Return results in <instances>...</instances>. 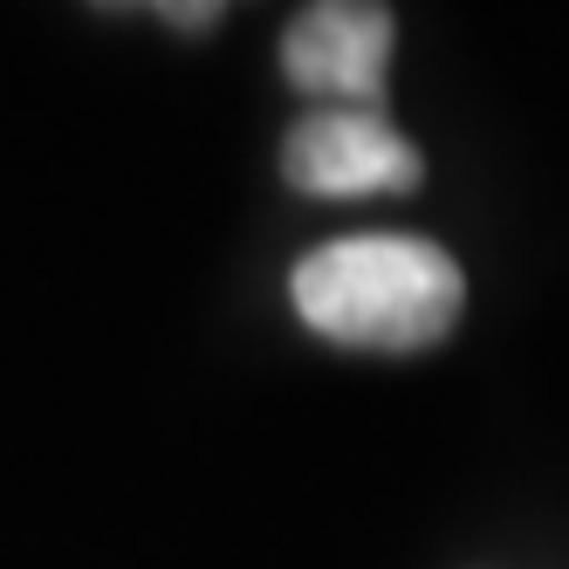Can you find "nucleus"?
Here are the masks:
<instances>
[{"label":"nucleus","instance_id":"f257e3e1","mask_svg":"<svg viewBox=\"0 0 569 569\" xmlns=\"http://www.w3.org/2000/svg\"><path fill=\"white\" fill-rule=\"evenodd\" d=\"M296 316L343 350H426L460 322L467 281L453 254L412 233H350L316 248L296 281Z\"/></svg>","mask_w":569,"mask_h":569},{"label":"nucleus","instance_id":"f03ea898","mask_svg":"<svg viewBox=\"0 0 569 569\" xmlns=\"http://www.w3.org/2000/svg\"><path fill=\"white\" fill-rule=\"evenodd\" d=\"M391 42L398 28L385 0H309L281 34V76L322 110H378Z\"/></svg>","mask_w":569,"mask_h":569},{"label":"nucleus","instance_id":"7ed1b4c3","mask_svg":"<svg viewBox=\"0 0 569 569\" xmlns=\"http://www.w3.org/2000/svg\"><path fill=\"white\" fill-rule=\"evenodd\" d=\"M281 172L296 192L316 199H371V192H412L419 151L391 131L385 110H316L281 144Z\"/></svg>","mask_w":569,"mask_h":569},{"label":"nucleus","instance_id":"20e7f679","mask_svg":"<svg viewBox=\"0 0 569 569\" xmlns=\"http://www.w3.org/2000/svg\"><path fill=\"white\" fill-rule=\"evenodd\" d=\"M97 8H151L158 21H172V28L199 34V28H213V21H220L227 0H97Z\"/></svg>","mask_w":569,"mask_h":569}]
</instances>
